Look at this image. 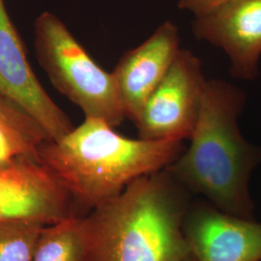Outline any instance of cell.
I'll use <instances>...</instances> for the list:
<instances>
[{
	"label": "cell",
	"instance_id": "8",
	"mask_svg": "<svg viewBox=\"0 0 261 261\" xmlns=\"http://www.w3.org/2000/svg\"><path fill=\"white\" fill-rule=\"evenodd\" d=\"M183 233L197 261H261V224L225 213L208 201L192 202Z\"/></svg>",
	"mask_w": 261,
	"mask_h": 261
},
{
	"label": "cell",
	"instance_id": "3",
	"mask_svg": "<svg viewBox=\"0 0 261 261\" xmlns=\"http://www.w3.org/2000/svg\"><path fill=\"white\" fill-rule=\"evenodd\" d=\"M244 103L240 88L207 81L191 144L167 169L191 194L225 213L253 220L249 181L261 164V148L245 140L238 128Z\"/></svg>",
	"mask_w": 261,
	"mask_h": 261
},
{
	"label": "cell",
	"instance_id": "5",
	"mask_svg": "<svg viewBox=\"0 0 261 261\" xmlns=\"http://www.w3.org/2000/svg\"><path fill=\"white\" fill-rule=\"evenodd\" d=\"M206 83L200 59L181 48L135 123L139 138L190 140L198 120Z\"/></svg>",
	"mask_w": 261,
	"mask_h": 261
},
{
	"label": "cell",
	"instance_id": "16",
	"mask_svg": "<svg viewBox=\"0 0 261 261\" xmlns=\"http://www.w3.org/2000/svg\"><path fill=\"white\" fill-rule=\"evenodd\" d=\"M185 261H197L196 260V258H195V257H194V256H193V255H192V254H191V255H190V256H189V257H188V258H187L186 260Z\"/></svg>",
	"mask_w": 261,
	"mask_h": 261
},
{
	"label": "cell",
	"instance_id": "4",
	"mask_svg": "<svg viewBox=\"0 0 261 261\" xmlns=\"http://www.w3.org/2000/svg\"><path fill=\"white\" fill-rule=\"evenodd\" d=\"M35 50L50 83L84 112L117 127L126 119L116 83L88 55L56 15L45 12L35 21Z\"/></svg>",
	"mask_w": 261,
	"mask_h": 261
},
{
	"label": "cell",
	"instance_id": "7",
	"mask_svg": "<svg viewBox=\"0 0 261 261\" xmlns=\"http://www.w3.org/2000/svg\"><path fill=\"white\" fill-rule=\"evenodd\" d=\"M74 216L72 196L38 159L0 167V219L50 225Z\"/></svg>",
	"mask_w": 261,
	"mask_h": 261
},
{
	"label": "cell",
	"instance_id": "11",
	"mask_svg": "<svg viewBox=\"0 0 261 261\" xmlns=\"http://www.w3.org/2000/svg\"><path fill=\"white\" fill-rule=\"evenodd\" d=\"M32 261H89V237L85 218L74 216L47 225Z\"/></svg>",
	"mask_w": 261,
	"mask_h": 261
},
{
	"label": "cell",
	"instance_id": "10",
	"mask_svg": "<svg viewBox=\"0 0 261 261\" xmlns=\"http://www.w3.org/2000/svg\"><path fill=\"white\" fill-rule=\"evenodd\" d=\"M178 28L166 21L140 46L126 51L112 75L126 118L136 123L150 95L167 75L180 48Z\"/></svg>",
	"mask_w": 261,
	"mask_h": 261
},
{
	"label": "cell",
	"instance_id": "13",
	"mask_svg": "<svg viewBox=\"0 0 261 261\" xmlns=\"http://www.w3.org/2000/svg\"><path fill=\"white\" fill-rule=\"evenodd\" d=\"M44 141L10 123L0 120V167L21 159H38V150Z\"/></svg>",
	"mask_w": 261,
	"mask_h": 261
},
{
	"label": "cell",
	"instance_id": "15",
	"mask_svg": "<svg viewBox=\"0 0 261 261\" xmlns=\"http://www.w3.org/2000/svg\"><path fill=\"white\" fill-rule=\"evenodd\" d=\"M224 1L225 0H179L178 6L181 9L192 11L196 17L213 9Z\"/></svg>",
	"mask_w": 261,
	"mask_h": 261
},
{
	"label": "cell",
	"instance_id": "6",
	"mask_svg": "<svg viewBox=\"0 0 261 261\" xmlns=\"http://www.w3.org/2000/svg\"><path fill=\"white\" fill-rule=\"evenodd\" d=\"M0 98L25 112L48 140H59L74 129L70 118L34 75L3 0H0Z\"/></svg>",
	"mask_w": 261,
	"mask_h": 261
},
{
	"label": "cell",
	"instance_id": "9",
	"mask_svg": "<svg viewBox=\"0 0 261 261\" xmlns=\"http://www.w3.org/2000/svg\"><path fill=\"white\" fill-rule=\"evenodd\" d=\"M193 31L197 39L224 50L233 76L251 81L258 75L261 0H225L196 16Z\"/></svg>",
	"mask_w": 261,
	"mask_h": 261
},
{
	"label": "cell",
	"instance_id": "14",
	"mask_svg": "<svg viewBox=\"0 0 261 261\" xmlns=\"http://www.w3.org/2000/svg\"><path fill=\"white\" fill-rule=\"evenodd\" d=\"M0 120L7 122L21 130L39 138L40 140H47V135L42 128L23 111L14 103L0 98Z\"/></svg>",
	"mask_w": 261,
	"mask_h": 261
},
{
	"label": "cell",
	"instance_id": "2",
	"mask_svg": "<svg viewBox=\"0 0 261 261\" xmlns=\"http://www.w3.org/2000/svg\"><path fill=\"white\" fill-rule=\"evenodd\" d=\"M184 150L182 140L129 139L102 119L85 118L63 138L44 141L38 159L72 196L77 212H90L134 180L166 169Z\"/></svg>",
	"mask_w": 261,
	"mask_h": 261
},
{
	"label": "cell",
	"instance_id": "1",
	"mask_svg": "<svg viewBox=\"0 0 261 261\" xmlns=\"http://www.w3.org/2000/svg\"><path fill=\"white\" fill-rule=\"evenodd\" d=\"M191 193L168 169L139 177L84 216L89 261H185Z\"/></svg>",
	"mask_w": 261,
	"mask_h": 261
},
{
	"label": "cell",
	"instance_id": "12",
	"mask_svg": "<svg viewBox=\"0 0 261 261\" xmlns=\"http://www.w3.org/2000/svg\"><path fill=\"white\" fill-rule=\"evenodd\" d=\"M47 225L0 219V261H32Z\"/></svg>",
	"mask_w": 261,
	"mask_h": 261
}]
</instances>
